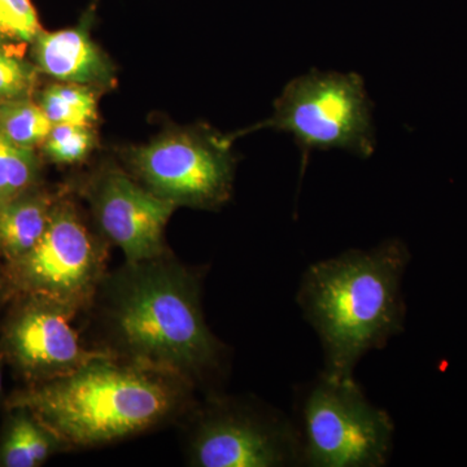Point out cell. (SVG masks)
Instances as JSON below:
<instances>
[{"instance_id":"obj_15","label":"cell","mask_w":467,"mask_h":467,"mask_svg":"<svg viewBox=\"0 0 467 467\" xmlns=\"http://www.w3.org/2000/svg\"><path fill=\"white\" fill-rule=\"evenodd\" d=\"M52 124L36 98H18L0 103V135L9 142L36 150L45 142Z\"/></svg>"},{"instance_id":"obj_14","label":"cell","mask_w":467,"mask_h":467,"mask_svg":"<svg viewBox=\"0 0 467 467\" xmlns=\"http://www.w3.org/2000/svg\"><path fill=\"white\" fill-rule=\"evenodd\" d=\"M98 94L90 86L57 82L34 98L52 125L92 126L98 119Z\"/></svg>"},{"instance_id":"obj_5","label":"cell","mask_w":467,"mask_h":467,"mask_svg":"<svg viewBox=\"0 0 467 467\" xmlns=\"http://www.w3.org/2000/svg\"><path fill=\"white\" fill-rule=\"evenodd\" d=\"M91 233L72 202L58 196L50 223L33 250L5 264L11 292L78 312L97 296L107 244Z\"/></svg>"},{"instance_id":"obj_8","label":"cell","mask_w":467,"mask_h":467,"mask_svg":"<svg viewBox=\"0 0 467 467\" xmlns=\"http://www.w3.org/2000/svg\"><path fill=\"white\" fill-rule=\"evenodd\" d=\"M192 420L186 448L189 465H301L299 430L275 409L242 399L214 398Z\"/></svg>"},{"instance_id":"obj_12","label":"cell","mask_w":467,"mask_h":467,"mask_svg":"<svg viewBox=\"0 0 467 467\" xmlns=\"http://www.w3.org/2000/svg\"><path fill=\"white\" fill-rule=\"evenodd\" d=\"M57 199L39 184L0 205V256L5 264L33 250L50 223Z\"/></svg>"},{"instance_id":"obj_7","label":"cell","mask_w":467,"mask_h":467,"mask_svg":"<svg viewBox=\"0 0 467 467\" xmlns=\"http://www.w3.org/2000/svg\"><path fill=\"white\" fill-rule=\"evenodd\" d=\"M233 138L207 129L173 130L125 152L131 175L177 207L217 209L233 192Z\"/></svg>"},{"instance_id":"obj_19","label":"cell","mask_w":467,"mask_h":467,"mask_svg":"<svg viewBox=\"0 0 467 467\" xmlns=\"http://www.w3.org/2000/svg\"><path fill=\"white\" fill-rule=\"evenodd\" d=\"M39 76L32 61L0 46V103L36 97Z\"/></svg>"},{"instance_id":"obj_2","label":"cell","mask_w":467,"mask_h":467,"mask_svg":"<svg viewBox=\"0 0 467 467\" xmlns=\"http://www.w3.org/2000/svg\"><path fill=\"white\" fill-rule=\"evenodd\" d=\"M193 384L106 352L84 367L15 392L5 408L33 411L67 447L92 448L131 438L180 416Z\"/></svg>"},{"instance_id":"obj_10","label":"cell","mask_w":467,"mask_h":467,"mask_svg":"<svg viewBox=\"0 0 467 467\" xmlns=\"http://www.w3.org/2000/svg\"><path fill=\"white\" fill-rule=\"evenodd\" d=\"M75 316L54 301L21 297L3 330V356L32 384L67 376L109 352L82 346L70 324Z\"/></svg>"},{"instance_id":"obj_3","label":"cell","mask_w":467,"mask_h":467,"mask_svg":"<svg viewBox=\"0 0 467 467\" xmlns=\"http://www.w3.org/2000/svg\"><path fill=\"white\" fill-rule=\"evenodd\" d=\"M409 261L407 245L389 239L306 270L296 299L321 340L324 373L355 378L359 359L404 331L407 306L401 284Z\"/></svg>"},{"instance_id":"obj_13","label":"cell","mask_w":467,"mask_h":467,"mask_svg":"<svg viewBox=\"0 0 467 467\" xmlns=\"http://www.w3.org/2000/svg\"><path fill=\"white\" fill-rule=\"evenodd\" d=\"M7 410L0 432V467H39L55 454L67 451L66 442L29 409Z\"/></svg>"},{"instance_id":"obj_9","label":"cell","mask_w":467,"mask_h":467,"mask_svg":"<svg viewBox=\"0 0 467 467\" xmlns=\"http://www.w3.org/2000/svg\"><path fill=\"white\" fill-rule=\"evenodd\" d=\"M103 239L125 254V263L167 254L165 227L177 205L160 198L133 175L115 167L101 168L85 189Z\"/></svg>"},{"instance_id":"obj_4","label":"cell","mask_w":467,"mask_h":467,"mask_svg":"<svg viewBox=\"0 0 467 467\" xmlns=\"http://www.w3.org/2000/svg\"><path fill=\"white\" fill-rule=\"evenodd\" d=\"M301 465L382 467L391 457L395 426L355 378L322 371L300 401Z\"/></svg>"},{"instance_id":"obj_1","label":"cell","mask_w":467,"mask_h":467,"mask_svg":"<svg viewBox=\"0 0 467 467\" xmlns=\"http://www.w3.org/2000/svg\"><path fill=\"white\" fill-rule=\"evenodd\" d=\"M97 295L116 358L192 384L220 368L223 347L202 315L201 281L168 254L125 263Z\"/></svg>"},{"instance_id":"obj_17","label":"cell","mask_w":467,"mask_h":467,"mask_svg":"<svg viewBox=\"0 0 467 467\" xmlns=\"http://www.w3.org/2000/svg\"><path fill=\"white\" fill-rule=\"evenodd\" d=\"M43 32L32 0H0V46L26 57L27 48Z\"/></svg>"},{"instance_id":"obj_6","label":"cell","mask_w":467,"mask_h":467,"mask_svg":"<svg viewBox=\"0 0 467 467\" xmlns=\"http://www.w3.org/2000/svg\"><path fill=\"white\" fill-rule=\"evenodd\" d=\"M263 128L287 131L304 150L342 149L368 158L376 149L370 99L353 73L315 70L292 79L256 129Z\"/></svg>"},{"instance_id":"obj_18","label":"cell","mask_w":467,"mask_h":467,"mask_svg":"<svg viewBox=\"0 0 467 467\" xmlns=\"http://www.w3.org/2000/svg\"><path fill=\"white\" fill-rule=\"evenodd\" d=\"M92 126L52 125L42 143L45 158L57 165H75L85 161L97 147Z\"/></svg>"},{"instance_id":"obj_16","label":"cell","mask_w":467,"mask_h":467,"mask_svg":"<svg viewBox=\"0 0 467 467\" xmlns=\"http://www.w3.org/2000/svg\"><path fill=\"white\" fill-rule=\"evenodd\" d=\"M42 160L0 135V205L41 184Z\"/></svg>"},{"instance_id":"obj_21","label":"cell","mask_w":467,"mask_h":467,"mask_svg":"<svg viewBox=\"0 0 467 467\" xmlns=\"http://www.w3.org/2000/svg\"><path fill=\"white\" fill-rule=\"evenodd\" d=\"M2 358L3 352H0V396H2L3 393Z\"/></svg>"},{"instance_id":"obj_20","label":"cell","mask_w":467,"mask_h":467,"mask_svg":"<svg viewBox=\"0 0 467 467\" xmlns=\"http://www.w3.org/2000/svg\"><path fill=\"white\" fill-rule=\"evenodd\" d=\"M8 292H11V288H9L7 275L5 267H0V303L7 296Z\"/></svg>"},{"instance_id":"obj_11","label":"cell","mask_w":467,"mask_h":467,"mask_svg":"<svg viewBox=\"0 0 467 467\" xmlns=\"http://www.w3.org/2000/svg\"><path fill=\"white\" fill-rule=\"evenodd\" d=\"M95 5L76 26L57 32L43 30L29 47L30 61L39 75L58 82L90 86L97 90L112 88L115 67L91 36Z\"/></svg>"}]
</instances>
